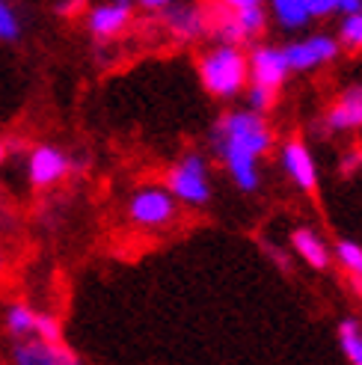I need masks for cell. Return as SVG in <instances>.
I'll use <instances>...</instances> for the list:
<instances>
[{
	"label": "cell",
	"instance_id": "6da1fadb",
	"mask_svg": "<svg viewBox=\"0 0 362 365\" xmlns=\"http://www.w3.org/2000/svg\"><path fill=\"white\" fill-rule=\"evenodd\" d=\"M208 145L232 185L241 193H256L262 187V160L274 152L276 134L267 116L247 107H229L211 122Z\"/></svg>",
	"mask_w": 362,
	"mask_h": 365
},
{
	"label": "cell",
	"instance_id": "7a4b0ae2",
	"mask_svg": "<svg viewBox=\"0 0 362 365\" xmlns=\"http://www.w3.org/2000/svg\"><path fill=\"white\" fill-rule=\"evenodd\" d=\"M196 78L211 98L232 101L247 93L249 86V63L244 48L211 45L196 57Z\"/></svg>",
	"mask_w": 362,
	"mask_h": 365
},
{
	"label": "cell",
	"instance_id": "3957f363",
	"mask_svg": "<svg viewBox=\"0 0 362 365\" xmlns=\"http://www.w3.org/2000/svg\"><path fill=\"white\" fill-rule=\"evenodd\" d=\"M211 36L217 45H256L270 24V12L264 0H226V4L208 6Z\"/></svg>",
	"mask_w": 362,
	"mask_h": 365
},
{
	"label": "cell",
	"instance_id": "277c9868",
	"mask_svg": "<svg viewBox=\"0 0 362 365\" xmlns=\"http://www.w3.org/2000/svg\"><path fill=\"white\" fill-rule=\"evenodd\" d=\"M164 187L172 193V199L178 205H187V208L208 205L211 196H214L208 155L199 152V149H187L175 163H170V167H167Z\"/></svg>",
	"mask_w": 362,
	"mask_h": 365
},
{
	"label": "cell",
	"instance_id": "5b68a950",
	"mask_svg": "<svg viewBox=\"0 0 362 365\" xmlns=\"http://www.w3.org/2000/svg\"><path fill=\"white\" fill-rule=\"evenodd\" d=\"M178 202L164 185L137 187L128 196V220L140 229H167L178 220Z\"/></svg>",
	"mask_w": 362,
	"mask_h": 365
},
{
	"label": "cell",
	"instance_id": "8992f818",
	"mask_svg": "<svg viewBox=\"0 0 362 365\" xmlns=\"http://www.w3.org/2000/svg\"><path fill=\"white\" fill-rule=\"evenodd\" d=\"M282 51H285L288 68L300 71V75H306V71H318L324 66H333L341 57V45L336 39V33H327V30L297 36V39L285 42Z\"/></svg>",
	"mask_w": 362,
	"mask_h": 365
},
{
	"label": "cell",
	"instance_id": "52a82bcc",
	"mask_svg": "<svg viewBox=\"0 0 362 365\" xmlns=\"http://www.w3.org/2000/svg\"><path fill=\"white\" fill-rule=\"evenodd\" d=\"M247 63H249V83L270 89V93H279V89L285 86V81L291 78V68H288L282 45H274V42L249 45Z\"/></svg>",
	"mask_w": 362,
	"mask_h": 365
},
{
	"label": "cell",
	"instance_id": "ba28073f",
	"mask_svg": "<svg viewBox=\"0 0 362 365\" xmlns=\"http://www.w3.org/2000/svg\"><path fill=\"white\" fill-rule=\"evenodd\" d=\"M279 163H282V173L300 193H315L321 185V175H318V163L315 155L309 149V143L303 137L291 134L279 143Z\"/></svg>",
	"mask_w": 362,
	"mask_h": 365
},
{
	"label": "cell",
	"instance_id": "9c48e42d",
	"mask_svg": "<svg viewBox=\"0 0 362 365\" xmlns=\"http://www.w3.org/2000/svg\"><path fill=\"white\" fill-rule=\"evenodd\" d=\"M321 128L327 134H353L362 131V83H348L327 104L321 116Z\"/></svg>",
	"mask_w": 362,
	"mask_h": 365
},
{
	"label": "cell",
	"instance_id": "30bf717a",
	"mask_svg": "<svg viewBox=\"0 0 362 365\" xmlns=\"http://www.w3.org/2000/svg\"><path fill=\"white\" fill-rule=\"evenodd\" d=\"M160 24L167 27V33L175 42H199L211 36V15L205 6L193 4H170L160 12Z\"/></svg>",
	"mask_w": 362,
	"mask_h": 365
},
{
	"label": "cell",
	"instance_id": "8fae6325",
	"mask_svg": "<svg viewBox=\"0 0 362 365\" xmlns=\"http://www.w3.org/2000/svg\"><path fill=\"white\" fill-rule=\"evenodd\" d=\"M134 21V4L128 0H110L86 12V30L95 42H113Z\"/></svg>",
	"mask_w": 362,
	"mask_h": 365
},
{
	"label": "cell",
	"instance_id": "7c38bea8",
	"mask_svg": "<svg viewBox=\"0 0 362 365\" xmlns=\"http://www.w3.org/2000/svg\"><path fill=\"white\" fill-rule=\"evenodd\" d=\"M71 170V158L57 145H36L27 160V175L33 187H51L63 181Z\"/></svg>",
	"mask_w": 362,
	"mask_h": 365
},
{
	"label": "cell",
	"instance_id": "4fadbf2b",
	"mask_svg": "<svg viewBox=\"0 0 362 365\" xmlns=\"http://www.w3.org/2000/svg\"><path fill=\"white\" fill-rule=\"evenodd\" d=\"M288 244H291L288 250H291L297 259H303L312 270H330V264H333V244L324 241L315 229H309V226L291 229V235H288Z\"/></svg>",
	"mask_w": 362,
	"mask_h": 365
},
{
	"label": "cell",
	"instance_id": "5bb4252c",
	"mask_svg": "<svg viewBox=\"0 0 362 365\" xmlns=\"http://www.w3.org/2000/svg\"><path fill=\"white\" fill-rule=\"evenodd\" d=\"M15 362L18 365H81L78 354L68 344H45L39 339L21 341L15 348Z\"/></svg>",
	"mask_w": 362,
	"mask_h": 365
},
{
	"label": "cell",
	"instance_id": "9a60e30c",
	"mask_svg": "<svg viewBox=\"0 0 362 365\" xmlns=\"http://www.w3.org/2000/svg\"><path fill=\"white\" fill-rule=\"evenodd\" d=\"M267 12H270V21L285 33H303L312 24L309 0H270Z\"/></svg>",
	"mask_w": 362,
	"mask_h": 365
},
{
	"label": "cell",
	"instance_id": "2e32d148",
	"mask_svg": "<svg viewBox=\"0 0 362 365\" xmlns=\"http://www.w3.org/2000/svg\"><path fill=\"white\" fill-rule=\"evenodd\" d=\"M338 351L348 359V365H362V321L356 315L341 318L336 327Z\"/></svg>",
	"mask_w": 362,
	"mask_h": 365
},
{
	"label": "cell",
	"instance_id": "e0dca14e",
	"mask_svg": "<svg viewBox=\"0 0 362 365\" xmlns=\"http://www.w3.org/2000/svg\"><path fill=\"white\" fill-rule=\"evenodd\" d=\"M333 262L348 273L351 282L362 279V244L353 238H336L333 241Z\"/></svg>",
	"mask_w": 362,
	"mask_h": 365
},
{
	"label": "cell",
	"instance_id": "ac0fdd59",
	"mask_svg": "<svg viewBox=\"0 0 362 365\" xmlns=\"http://www.w3.org/2000/svg\"><path fill=\"white\" fill-rule=\"evenodd\" d=\"M36 318H39V312H36L33 306L27 303H12L6 309V330L18 339H27L36 333Z\"/></svg>",
	"mask_w": 362,
	"mask_h": 365
},
{
	"label": "cell",
	"instance_id": "d6986e66",
	"mask_svg": "<svg viewBox=\"0 0 362 365\" xmlns=\"http://www.w3.org/2000/svg\"><path fill=\"white\" fill-rule=\"evenodd\" d=\"M336 39H338L341 51H353V53H362V9H359L356 15L338 18Z\"/></svg>",
	"mask_w": 362,
	"mask_h": 365
},
{
	"label": "cell",
	"instance_id": "ffe728a7",
	"mask_svg": "<svg viewBox=\"0 0 362 365\" xmlns=\"http://www.w3.org/2000/svg\"><path fill=\"white\" fill-rule=\"evenodd\" d=\"M244 98H247V110H252V113H259V116H267L270 110L276 107V98H279V93H270V89H262V86H247V93H244Z\"/></svg>",
	"mask_w": 362,
	"mask_h": 365
},
{
	"label": "cell",
	"instance_id": "44dd1931",
	"mask_svg": "<svg viewBox=\"0 0 362 365\" xmlns=\"http://www.w3.org/2000/svg\"><path fill=\"white\" fill-rule=\"evenodd\" d=\"M33 336L39 341H45V344H63V324H60V318L51 315V312H39Z\"/></svg>",
	"mask_w": 362,
	"mask_h": 365
},
{
	"label": "cell",
	"instance_id": "7402d4cb",
	"mask_svg": "<svg viewBox=\"0 0 362 365\" xmlns=\"http://www.w3.org/2000/svg\"><path fill=\"white\" fill-rule=\"evenodd\" d=\"M18 36H21V21H18L15 9L0 0V42H15Z\"/></svg>",
	"mask_w": 362,
	"mask_h": 365
},
{
	"label": "cell",
	"instance_id": "603a6c76",
	"mask_svg": "<svg viewBox=\"0 0 362 365\" xmlns=\"http://www.w3.org/2000/svg\"><path fill=\"white\" fill-rule=\"evenodd\" d=\"M262 252L267 255V259L270 262H274L282 273H291V255H288V252H282L276 244H267V241H262Z\"/></svg>",
	"mask_w": 362,
	"mask_h": 365
},
{
	"label": "cell",
	"instance_id": "cb8c5ba5",
	"mask_svg": "<svg viewBox=\"0 0 362 365\" xmlns=\"http://www.w3.org/2000/svg\"><path fill=\"white\" fill-rule=\"evenodd\" d=\"M309 12H312V21L338 15V0H309Z\"/></svg>",
	"mask_w": 362,
	"mask_h": 365
},
{
	"label": "cell",
	"instance_id": "d4e9b609",
	"mask_svg": "<svg viewBox=\"0 0 362 365\" xmlns=\"http://www.w3.org/2000/svg\"><path fill=\"white\" fill-rule=\"evenodd\" d=\"M362 170V152L359 149H353V152H348L345 158L338 160V175H345V178H351V175H356Z\"/></svg>",
	"mask_w": 362,
	"mask_h": 365
},
{
	"label": "cell",
	"instance_id": "484cf974",
	"mask_svg": "<svg viewBox=\"0 0 362 365\" xmlns=\"http://www.w3.org/2000/svg\"><path fill=\"white\" fill-rule=\"evenodd\" d=\"M83 9V4H57V6H53V12H57V15H78Z\"/></svg>",
	"mask_w": 362,
	"mask_h": 365
},
{
	"label": "cell",
	"instance_id": "4316f807",
	"mask_svg": "<svg viewBox=\"0 0 362 365\" xmlns=\"http://www.w3.org/2000/svg\"><path fill=\"white\" fill-rule=\"evenodd\" d=\"M4 160H6V143L0 140V163H4Z\"/></svg>",
	"mask_w": 362,
	"mask_h": 365
},
{
	"label": "cell",
	"instance_id": "83f0119b",
	"mask_svg": "<svg viewBox=\"0 0 362 365\" xmlns=\"http://www.w3.org/2000/svg\"><path fill=\"white\" fill-rule=\"evenodd\" d=\"M351 285H353V291H356V297L362 300V279H359V282H351Z\"/></svg>",
	"mask_w": 362,
	"mask_h": 365
},
{
	"label": "cell",
	"instance_id": "f1b7e54d",
	"mask_svg": "<svg viewBox=\"0 0 362 365\" xmlns=\"http://www.w3.org/2000/svg\"><path fill=\"white\" fill-rule=\"evenodd\" d=\"M0 273H4V252H0Z\"/></svg>",
	"mask_w": 362,
	"mask_h": 365
}]
</instances>
